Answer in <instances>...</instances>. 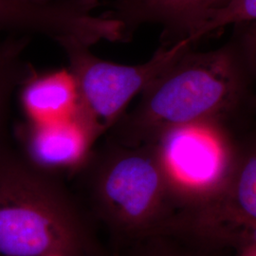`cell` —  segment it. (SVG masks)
I'll use <instances>...</instances> for the list:
<instances>
[{"label": "cell", "mask_w": 256, "mask_h": 256, "mask_svg": "<svg viewBox=\"0 0 256 256\" xmlns=\"http://www.w3.org/2000/svg\"><path fill=\"white\" fill-rule=\"evenodd\" d=\"M18 92L28 120L63 119L78 108V90L68 68L45 72L32 68Z\"/></svg>", "instance_id": "cell-10"}, {"label": "cell", "mask_w": 256, "mask_h": 256, "mask_svg": "<svg viewBox=\"0 0 256 256\" xmlns=\"http://www.w3.org/2000/svg\"><path fill=\"white\" fill-rule=\"evenodd\" d=\"M30 2H32V3H36L38 5H46V4H50V3H52L54 1L57 0H28Z\"/></svg>", "instance_id": "cell-16"}, {"label": "cell", "mask_w": 256, "mask_h": 256, "mask_svg": "<svg viewBox=\"0 0 256 256\" xmlns=\"http://www.w3.org/2000/svg\"><path fill=\"white\" fill-rule=\"evenodd\" d=\"M238 162L232 178L218 202L207 208V218L230 222L246 230L256 228V114L240 122Z\"/></svg>", "instance_id": "cell-9"}, {"label": "cell", "mask_w": 256, "mask_h": 256, "mask_svg": "<svg viewBox=\"0 0 256 256\" xmlns=\"http://www.w3.org/2000/svg\"><path fill=\"white\" fill-rule=\"evenodd\" d=\"M14 136L20 153L28 162L60 178L79 173L102 135L76 110L63 119L20 122L16 126Z\"/></svg>", "instance_id": "cell-7"}, {"label": "cell", "mask_w": 256, "mask_h": 256, "mask_svg": "<svg viewBox=\"0 0 256 256\" xmlns=\"http://www.w3.org/2000/svg\"><path fill=\"white\" fill-rule=\"evenodd\" d=\"M234 30L230 36L247 70L252 108L256 114V21L234 25Z\"/></svg>", "instance_id": "cell-13"}, {"label": "cell", "mask_w": 256, "mask_h": 256, "mask_svg": "<svg viewBox=\"0 0 256 256\" xmlns=\"http://www.w3.org/2000/svg\"><path fill=\"white\" fill-rule=\"evenodd\" d=\"M256 21V0H228L218 9L214 10L188 39L196 45L202 38L220 30V28Z\"/></svg>", "instance_id": "cell-12"}, {"label": "cell", "mask_w": 256, "mask_h": 256, "mask_svg": "<svg viewBox=\"0 0 256 256\" xmlns=\"http://www.w3.org/2000/svg\"><path fill=\"white\" fill-rule=\"evenodd\" d=\"M227 1H228V0H218V5H216V9H218V7L222 6L223 4H225Z\"/></svg>", "instance_id": "cell-17"}, {"label": "cell", "mask_w": 256, "mask_h": 256, "mask_svg": "<svg viewBox=\"0 0 256 256\" xmlns=\"http://www.w3.org/2000/svg\"><path fill=\"white\" fill-rule=\"evenodd\" d=\"M112 256H120L119 250H118V252H115Z\"/></svg>", "instance_id": "cell-18"}, {"label": "cell", "mask_w": 256, "mask_h": 256, "mask_svg": "<svg viewBox=\"0 0 256 256\" xmlns=\"http://www.w3.org/2000/svg\"><path fill=\"white\" fill-rule=\"evenodd\" d=\"M95 248L60 178L0 142V256H94Z\"/></svg>", "instance_id": "cell-2"}, {"label": "cell", "mask_w": 256, "mask_h": 256, "mask_svg": "<svg viewBox=\"0 0 256 256\" xmlns=\"http://www.w3.org/2000/svg\"><path fill=\"white\" fill-rule=\"evenodd\" d=\"M30 39L23 34L0 36V142L5 140L12 97L34 68L26 59Z\"/></svg>", "instance_id": "cell-11"}, {"label": "cell", "mask_w": 256, "mask_h": 256, "mask_svg": "<svg viewBox=\"0 0 256 256\" xmlns=\"http://www.w3.org/2000/svg\"><path fill=\"white\" fill-rule=\"evenodd\" d=\"M250 234L245 238L243 245L236 256H256V228L250 230Z\"/></svg>", "instance_id": "cell-14"}, {"label": "cell", "mask_w": 256, "mask_h": 256, "mask_svg": "<svg viewBox=\"0 0 256 256\" xmlns=\"http://www.w3.org/2000/svg\"><path fill=\"white\" fill-rule=\"evenodd\" d=\"M79 173L84 174L95 212L119 238L151 234L173 204L151 142L126 146L108 138Z\"/></svg>", "instance_id": "cell-3"}, {"label": "cell", "mask_w": 256, "mask_h": 256, "mask_svg": "<svg viewBox=\"0 0 256 256\" xmlns=\"http://www.w3.org/2000/svg\"><path fill=\"white\" fill-rule=\"evenodd\" d=\"M56 43L64 52L76 82L78 110L102 135L122 118L136 95L194 46L188 39L160 44L146 62L124 64L99 58L90 46L74 38H60Z\"/></svg>", "instance_id": "cell-5"}, {"label": "cell", "mask_w": 256, "mask_h": 256, "mask_svg": "<svg viewBox=\"0 0 256 256\" xmlns=\"http://www.w3.org/2000/svg\"><path fill=\"white\" fill-rule=\"evenodd\" d=\"M138 95L137 104L108 132L110 140L140 146L168 128L206 120H236L254 113L247 70L230 38L207 52L192 46Z\"/></svg>", "instance_id": "cell-1"}, {"label": "cell", "mask_w": 256, "mask_h": 256, "mask_svg": "<svg viewBox=\"0 0 256 256\" xmlns=\"http://www.w3.org/2000/svg\"><path fill=\"white\" fill-rule=\"evenodd\" d=\"M240 120H206L174 126L151 142L173 203L207 209L220 200L236 170Z\"/></svg>", "instance_id": "cell-4"}, {"label": "cell", "mask_w": 256, "mask_h": 256, "mask_svg": "<svg viewBox=\"0 0 256 256\" xmlns=\"http://www.w3.org/2000/svg\"><path fill=\"white\" fill-rule=\"evenodd\" d=\"M122 256V254H120ZM176 256V254H171V252H152V254H146L144 256Z\"/></svg>", "instance_id": "cell-15"}, {"label": "cell", "mask_w": 256, "mask_h": 256, "mask_svg": "<svg viewBox=\"0 0 256 256\" xmlns=\"http://www.w3.org/2000/svg\"><path fill=\"white\" fill-rule=\"evenodd\" d=\"M100 0H57L38 5L28 0H0V34L41 36L56 42L74 38L92 46L102 41L118 42L119 22L95 16Z\"/></svg>", "instance_id": "cell-6"}, {"label": "cell", "mask_w": 256, "mask_h": 256, "mask_svg": "<svg viewBox=\"0 0 256 256\" xmlns=\"http://www.w3.org/2000/svg\"><path fill=\"white\" fill-rule=\"evenodd\" d=\"M218 0H112L104 16L122 25L124 42L138 28L156 24L162 28V44L171 45L192 36Z\"/></svg>", "instance_id": "cell-8"}]
</instances>
